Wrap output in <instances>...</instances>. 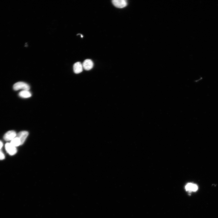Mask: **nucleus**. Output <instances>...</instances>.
Segmentation results:
<instances>
[{
    "instance_id": "obj_7",
    "label": "nucleus",
    "mask_w": 218,
    "mask_h": 218,
    "mask_svg": "<svg viewBox=\"0 0 218 218\" xmlns=\"http://www.w3.org/2000/svg\"><path fill=\"white\" fill-rule=\"evenodd\" d=\"M83 64L80 62H77L73 65V70L75 74H79L83 71Z\"/></svg>"
},
{
    "instance_id": "obj_8",
    "label": "nucleus",
    "mask_w": 218,
    "mask_h": 218,
    "mask_svg": "<svg viewBox=\"0 0 218 218\" xmlns=\"http://www.w3.org/2000/svg\"><path fill=\"white\" fill-rule=\"evenodd\" d=\"M198 188L197 185L192 183H188L185 186L186 190L189 192H196L198 190Z\"/></svg>"
},
{
    "instance_id": "obj_11",
    "label": "nucleus",
    "mask_w": 218,
    "mask_h": 218,
    "mask_svg": "<svg viewBox=\"0 0 218 218\" xmlns=\"http://www.w3.org/2000/svg\"><path fill=\"white\" fill-rule=\"evenodd\" d=\"M5 158L4 154L1 150H0V160H3Z\"/></svg>"
},
{
    "instance_id": "obj_5",
    "label": "nucleus",
    "mask_w": 218,
    "mask_h": 218,
    "mask_svg": "<svg viewBox=\"0 0 218 218\" xmlns=\"http://www.w3.org/2000/svg\"><path fill=\"white\" fill-rule=\"evenodd\" d=\"M93 63L92 61L90 59L85 60L83 64V68L86 70H89L91 69L93 67Z\"/></svg>"
},
{
    "instance_id": "obj_12",
    "label": "nucleus",
    "mask_w": 218,
    "mask_h": 218,
    "mask_svg": "<svg viewBox=\"0 0 218 218\" xmlns=\"http://www.w3.org/2000/svg\"><path fill=\"white\" fill-rule=\"evenodd\" d=\"M3 146V143L1 141H0V150H1Z\"/></svg>"
},
{
    "instance_id": "obj_1",
    "label": "nucleus",
    "mask_w": 218,
    "mask_h": 218,
    "mask_svg": "<svg viewBox=\"0 0 218 218\" xmlns=\"http://www.w3.org/2000/svg\"><path fill=\"white\" fill-rule=\"evenodd\" d=\"M13 89L15 91H18L20 89L23 90H29L30 89V87L27 83L20 82L15 84L13 86Z\"/></svg>"
},
{
    "instance_id": "obj_6",
    "label": "nucleus",
    "mask_w": 218,
    "mask_h": 218,
    "mask_svg": "<svg viewBox=\"0 0 218 218\" xmlns=\"http://www.w3.org/2000/svg\"><path fill=\"white\" fill-rule=\"evenodd\" d=\"M29 133L28 132L26 131L21 132L18 134L16 137L20 139L21 145H22L24 143Z\"/></svg>"
},
{
    "instance_id": "obj_10",
    "label": "nucleus",
    "mask_w": 218,
    "mask_h": 218,
    "mask_svg": "<svg viewBox=\"0 0 218 218\" xmlns=\"http://www.w3.org/2000/svg\"><path fill=\"white\" fill-rule=\"evenodd\" d=\"M10 143L15 147L21 145L20 139L16 137L11 141Z\"/></svg>"
},
{
    "instance_id": "obj_3",
    "label": "nucleus",
    "mask_w": 218,
    "mask_h": 218,
    "mask_svg": "<svg viewBox=\"0 0 218 218\" xmlns=\"http://www.w3.org/2000/svg\"><path fill=\"white\" fill-rule=\"evenodd\" d=\"M5 149L7 152L11 155L15 154L17 151L16 147L13 146L10 143L6 144Z\"/></svg>"
},
{
    "instance_id": "obj_9",
    "label": "nucleus",
    "mask_w": 218,
    "mask_h": 218,
    "mask_svg": "<svg viewBox=\"0 0 218 218\" xmlns=\"http://www.w3.org/2000/svg\"><path fill=\"white\" fill-rule=\"evenodd\" d=\"M19 96L23 98H28L32 96L31 93L29 90H22L19 93Z\"/></svg>"
},
{
    "instance_id": "obj_4",
    "label": "nucleus",
    "mask_w": 218,
    "mask_h": 218,
    "mask_svg": "<svg viewBox=\"0 0 218 218\" xmlns=\"http://www.w3.org/2000/svg\"><path fill=\"white\" fill-rule=\"evenodd\" d=\"M17 134L14 131H10L7 132L4 135V138L6 141H11L16 137Z\"/></svg>"
},
{
    "instance_id": "obj_2",
    "label": "nucleus",
    "mask_w": 218,
    "mask_h": 218,
    "mask_svg": "<svg viewBox=\"0 0 218 218\" xmlns=\"http://www.w3.org/2000/svg\"><path fill=\"white\" fill-rule=\"evenodd\" d=\"M112 2L115 7L119 8H124L127 5V1L126 0H113Z\"/></svg>"
}]
</instances>
